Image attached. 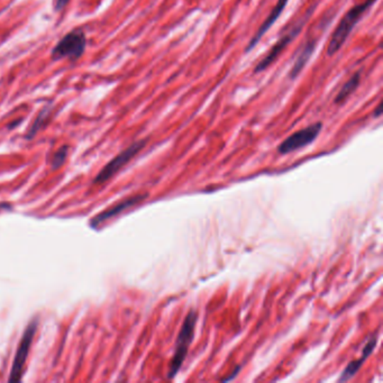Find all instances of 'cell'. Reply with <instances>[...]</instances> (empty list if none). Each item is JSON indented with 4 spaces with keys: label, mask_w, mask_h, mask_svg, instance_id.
I'll return each mask as SVG.
<instances>
[{
    "label": "cell",
    "mask_w": 383,
    "mask_h": 383,
    "mask_svg": "<svg viewBox=\"0 0 383 383\" xmlns=\"http://www.w3.org/2000/svg\"><path fill=\"white\" fill-rule=\"evenodd\" d=\"M87 38L82 30H74L68 33L59 43L52 50V59L59 61L61 59H69L77 61L86 51Z\"/></svg>",
    "instance_id": "3"
},
{
    "label": "cell",
    "mask_w": 383,
    "mask_h": 383,
    "mask_svg": "<svg viewBox=\"0 0 383 383\" xmlns=\"http://www.w3.org/2000/svg\"><path fill=\"white\" fill-rule=\"evenodd\" d=\"M315 48L316 42H309V43H307L305 46H304L301 53L298 55L294 67H292V70H290V72H289V77H290V79H296L298 76H299L302 69L305 68L308 61L311 60V55H313V51H315Z\"/></svg>",
    "instance_id": "11"
},
{
    "label": "cell",
    "mask_w": 383,
    "mask_h": 383,
    "mask_svg": "<svg viewBox=\"0 0 383 383\" xmlns=\"http://www.w3.org/2000/svg\"><path fill=\"white\" fill-rule=\"evenodd\" d=\"M67 155H68V146H63V148H61V149L55 154L53 162H52L53 167H61V165L65 163Z\"/></svg>",
    "instance_id": "14"
},
{
    "label": "cell",
    "mask_w": 383,
    "mask_h": 383,
    "mask_svg": "<svg viewBox=\"0 0 383 383\" xmlns=\"http://www.w3.org/2000/svg\"><path fill=\"white\" fill-rule=\"evenodd\" d=\"M145 198L146 196H136V197L123 200L121 203L111 207V209H107V211L100 213L98 216H96L95 218L90 221V225L94 227L99 226L100 224H103L106 221L117 216L118 213H123V211H126V209L132 207V206L136 205V204L140 203V201L145 199Z\"/></svg>",
    "instance_id": "9"
},
{
    "label": "cell",
    "mask_w": 383,
    "mask_h": 383,
    "mask_svg": "<svg viewBox=\"0 0 383 383\" xmlns=\"http://www.w3.org/2000/svg\"><path fill=\"white\" fill-rule=\"evenodd\" d=\"M11 208V206L9 205V204H0V211H4V209H9Z\"/></svg>",
    "instance_id": "17"
},
{
    "label": "cell",
    "mask_w": 383,
    "mask_h": 383,
    "mask_svg": "<svg viewBox=\"0 0 383 383\" xmlns=\"http://www.w3.org/2000/svg\"><path fill=\"white\" fill-rule=\"evenodd\" d=\"M375 1L377 0H365V3L359 4V5L352 7L343 16L340 22L338 23V28H335L334 33L332 34L331 41H329L328 48H327V55L328 57H333V55H335V53H338L342 49V46L344 45L352 30L355 28V25L360 22V19L363 17V15L367 13V9Z\"/></svg>",
    "instance_id": "1"
},
{
    "label": "cell",
    "mask_w": 383,
    "mask_h": 383,
    "mask_svg": "<svg viewBox=\"0 0 383 383\" xmlns=\"http://www.w3.org/2000/svg\"><path fill=\"white\" fill-rule=\"evenodd\" d=\"M240 367H236V369H235L234 372L232 373V375H230V377H228V378L224 379V381L233 380V379H234L235 377H236V374H238V371H240Z\"/></svg>",
    "instance_id": "16"
},
{
    "label": "cell",
    "mask_w": 383,
    "mask_h": 383,
    "mask_svg": "<svg viewBox=\"0 0 383 383\" xmlns=\"http://www.w3.org/2000/svg\"><path fill=\"white\" fill-rule=\"evenodd\" d=\"M361 82V73H354L351 78L348 79V82L342 87V89L338 92V95L335 98V104L345 103L350 96L353 95V92L357 89Z\"/></svg>",
    "instance_id": "12"
},
{
    "label": "cell",
    "mask_w": 383,
    "mask_h": 383,
    "mask_svg": "<svg viewBox=\"0 0 383 383\" xmlns=\"http://www.w3.org/2000/svg\"><path fill=\"white\" fill-rule=\"evenodd\" d=\"M70 0H57L55 1V9L57 11H61V9H65V6L68 5Z\"/></svg>",
    "instance_id": "15"
},
{
    "label": "cell",
    "mask_w": 383,
    "mask_h": 383,
    "mask_svg": "<svg viewBox=\"0 0 383 383\" xmlns=\"http://www.w3.org/2000/svg\"><path fill=\"white\" fill-rule=\"evenodd\" d=\"M35 333L36 321H34L28 325L24 335H23L21 343H19L18 348H17L16 354H15L14 362H13L9 382H16V381L22 379L23 370H24L26 360H28V352H30V346H32L33 338H34Z\"/></svg>",
    "instance_id": "7"
},
{
    "label": "cell",
    "mask_w": 383,
    "mask_h": 383,
    "mask_svg": "<svg viewBox=\"0 0 383 383\" xmlns=\"http://www.w3.org/2000/svg\"><path fill=\"white\" fill-rule=\"evenodd\" d=\"M307 17L302 18L297 24L294 25V28H290L284 36H281L279 38V41L271 48L270 51L267 52V55L257 63V67L254 68V73H260L262 71L267 70L274 62L275 60L280 57L281 53L286 49L287 46L299 35V33L302 30V26L307 22Z\"/></svg>",
    "instance_id": "5"
},
{
    "label": "cell",
    "mask_w": 383,
    "mask_h": 383,
    "mask_svg": "<svg viewBox=\"0 0 383 383\" xmlns=\"http://www.w3.org/2000/svg\"><path fill=\"white\" fill-rule=\"evenodd\" d=\"M198 313L196 311H190L184 318V324L179 332L176 343V351L173 354L172 361L169 367L167 378L172 379L176 377L184 365L187 354L189 351V346L194 340V327L197 324Z\"/></svg>",
    "instance_id": "2"
},
{
    "label": "cell",
    "mask_w": 383,
    "mask_h": 383,
    "mask_svg": "<svg viewBox=\"0 0 383 383\" xmlns=\"http://www.w3.org/2000/svg\"><path fill=\"white\" fill-rule=\"evenodd\" d=\"M145 145L146 140H140L128 146L122 153H119L116 157H113L109 165H105L103 170L100 171L99 174L96 177L95 184H103V182L113 178L124 165H126L133 157H135L136 154L140 153Z\"/></svg>",
    "instance_id": "4"
},
{
    "label": "cell",
    "mask_w": 383,
    "mask_h": 383,
    "mask_svg": "<svg viewBox=\"0 0 383 383\" xmlns=\"http://www.w3.org/2000/svg\"><path fill=\"white\" fill-rule=\"evenodd\" d=\"M377 340H378V338H375V336L370 338L369 342L367 343V345L363 348L361 357H360V359L354 360V361H352L351 363L344 369L342 374H340V380H338L340 382H344V381H348L350 380V379L353 378L354 375L356 374V372L361 369L365 360L369 357L370 354L372 353L373 350H374L375 348V344H377Z\"/></svg>",
    "instance_id": "10"
},
{
    "label": "cell",
    "mask_w": 383,
    "mask_h": 383,
    "mask_svg": "<svg viewBox=\"0 0 383 383\" xmlns=\"http://www.w3.org/2000/svg\"><path fill=\"white\" fill-rule=\"evenodd\" d=\"M50 115V109H44L41 113H38V119H36L35 123L33 124L32 128H30V138L35 135L36 132L40 130V127L43 125L44 121H45Z\"/></svg>",
    "instance_id": "13"
},
{
    "label": "cell",
    "mask_w": 383,
    "mask_h": 383,
    "mask_svg": "<svg viewBox=\"0 0 383 383\" xmlns=\"http://www.w3.org/2000/svg\"><path fill=\"white\" fill-rule=\"evenodd\" d=\"M289 0H278V3L275 5L273 11H271V14L269 15L265 23L261 25V28L257 30V34L252 38L251 42L248 43V48H246V52L252 51V50L257 46V44L261 41V38H263L265 33L270 30L271 26L277 22V19L281 16L282 11L286 9V6L288 5Z\"/></svg>",
    "instance_id": "8"
},
{
    "label": "cell",
    "mask_w": 383,
    "mask_h": 383,
    "mask_svg": "<svg viewBox=\"0 0 383 383\" xmlns=\"http://www.w3.org/2000/svg\"><path fill=\"white\" fill-rule=\"evenodd\" d=\"M323 128L321 123H316L311 126L306 127L304 130L294 133L292 135L287 138L282 143L279 145L278 152L280 154H289L292 152L297 151L305 146L313 143L316 138H318L319 133Z\"/></svg>",
    "instance_id": "6"
}]
</instances>
